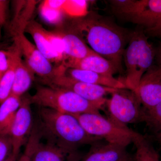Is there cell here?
<instances>
[{"label":"cell","mask_w":161,"mask_h":161,"mask_svg":"<svg viewBox=\"0 0 161 161\" xmlns=\"http://www.w3.org/2000/svg\"><path fill=\"white\" fill-rule=\"evenodd\" d=\"M72 32L96 53L120 68L125 43L123 31L113 23L97 19H82L73 24Z\"/></svg>","instance_id":"6da1fadb"},{"label":"cell","mask_w":161,"mask_h":161,"mask_svg":"<svg viewBox=\"0 0 161 161\" xmlns=\"http://www.w3.org/2000/svg\"><path fill=\"white\" fill-rule=\"evenodd\" d=\"M39 108L36 127L45 137L61 145L77 148L84 145L92 146L101 140L89 135L74 115Z\"/></svg>","instance_id":"7a4b0ae2"},{"label":"cell","mask_w":161,"mask_h":161,"mask_svg":"<svg viewBox=\"0 0 161 161\" xmlns=\"http://www.w3.org/2000/svg\"><path fill=\"white\" fill-rule=\"evenodd\" d=\"M29 99L31 104L39 107L72 115L99 112L105 106L107 99L89 101L72 91L52 85L38 87Z\"/></svg>","instance_id":"3957f363"},{"label":"cell","mask_w":161,"mask_h":161,"mask_svg":"<svg viewBox=\"0 0 161 161\" xmlns=\"http://www.w3.org/2000/svg\"><path fill=\"white\" fill-rule=\"evenodd\" d=\"M155 52L144 32L137 30L130 37L129 43L124 50L127 89L135 92L142 76L152 66Z\"/></svg>","instance_id":"277c9868"},{"label":"cell","mask_w":161,"mask_h":161,"mask_svg":"<svg viewBox=\"0 0 161 161\" xmlns=\"http://www.w3.org/2000/svg\"><path fill=\"white\" fill-rule=\"evenodd\" d=\"M75 116L86 132L107 142L127 147L133 142L136 132L125 125L106 118L100 112L86 113Z\"/></svg>","instance_id":"5b68a950"},{"label":"cell","mask_w":161,"mask_h":161,"mask_svg":"<svg viewBox=\"0 0 161 161\" xmlns=\"http://www.w3.org/2000/svg\"><path fill=\"white\" fill-rule=\"evenodd\" d=\"M37 129L33 127L23 153L30 161H81L84 155L78 148L61 145L40 133L43 141Z\"/></svg>","instance_id":"8992f818"},{"label":"cell","mask_w":161,"mask_h":161,"mask_svg":"<svg viewBox=\"0 0 161 161\" xmlns=\"http://www.w3.org/2000/svg\"><path fill=\"white\" fill-rule=\"evenodd\" d=\"M114 9L147 30L161 32V0H116Z\"/></svg>","instance_id":"52a82bcc"},{"label":"cell","mask_w":161,"mask_h":161,"mask_svg":"<svg viewBox=\"0 0 161 161\" xmlns=\"http://www.w3.org/2000/svg\"><path fill=\"white\" fill-rule=\"evenodd\" d=\"M107 99L108 118L127 126L143 122L144 109L136 94L129 89H116Z\"/></svg>","instance_id":"ba28073f"},{"label":"cell","mask_w":161,"mask_h":161,"mask_svg":"<svg viewBox=\"0 0 161 161\" xmlns=\"http://www.w3.org/2000/svg\"><path fill=\"white\" fill-rule=\"evenodd\" d=\"M14 43L17 46L25 62L30 69L47 83L54 76L55 68L50 61L26 36L24 32L13 35Z\"/></svg>","instance_id":"9c48e42d"},{"label":"cell","mask_w":161,"mask_h":161,"mask_svg":"<svg viewBox=\"0 0 161 161\" xmlns=\"http://www.w3.org/2000/svg\"><path fill=\"white\" fill-rule=\"evenodd\" d=\"M48 85L66 89L75 92L87 100L99 101L105 99V96L111 94L115 90L107 87L84 83L67 76L61 66L56 68L53 78L47 83Z\"/></svg>","instance_id":"30bf717a"},{"label":"cell","mask_w":161,"mask_h":161,"mask_svg":"<svg viewBox=\"0 0 161 161\" xmlns=\"http://www.w3.org/2000/svg\"><path fill=\"white\" fill-rule=\"evenodd\" d=\"M145 110L161 102V67L152 65L142 76L135 92Z\"/></svg>","instance_id":"8fae6325"},{"label":"cell","mask_w":161,"mask_h":161,"mask_svg":"<svg viewBox=\"0 0 161 161\" xmlns=\"http://www.w3.org/2000/svg\"><path fill=\"white\" fill-rule=\"evenodd\" d=\"M31 103L29 98L22 99L12 126L10 136L12 142V153L19 155L21 147L33 129Z\"/></svg>","instance_id":"7c38bea8"},{"label":"cell","mask_w":161,"mask_h":161,"mask_svg":"<svg viewBox=\"0 0 161 161\" xmlns=\"http://www.w3.org/2000/svg\"><path fill=\"white\" fill-rule=\"evenodd\" d=\"M61 64L68 68L91 71L109 76H113L119 70L112 62L96 53L80 60L67 59Z\"/></svg>","instance_id":"4fadbf2b"},{"label":"cell","mask_w":161,"mask_h":161,"mask_svg":"<svg viewBox=\"0 0 161 161\" xmlns=\"http://www.w3.org/2000/svg\"><path fill=\"white\" fill-rule=\"evenodd\" d=\"M64 73L68 77L80 82L111 88H127L124 81L114 78L95 72L78 69L68 68L62 64Z\"/></svg>","instance_id":"5bb4252c"},{"label":"cell","mask_w":161,"mask_h":161,"mask_svg":"<svg viewBox=\"0 0 161 161\" xmlns=\"http://www.w3.org/2000/svg\"><path fill=\"white\" fill-rule=\"evenodd\" d=\"M12 48L15 60L14 79L11 95L21 97L31 86L35 74L22 59L17 46L14 44Z\"/></svg>","instance_id":"9a60e30c"},{"label":"cell","mask_w":161,"mask_h":161,"mask_svg":"<svg viewBox=\"0 0 161 161\" xmlns=\"http://www.w3.org/2000/svg\"><path fill=\"white\" fill-rule=\"evenodd\" d=\"M129 154L126 147L98 142L92 145L89 152L83 156L80 161H122Z\"/></svg>","instance_id":"2e32d148"},{"label":"cell","mask_w":161,"mask_h":161,"mask_svg":"<svg viewBox=\"0 0 161 161\" xmlns=\"http://www.w3.org/2000/svg\"><path fill=\"white\" fill-rule=\"evenodd\" d=\"M44 29L37 22L31 21L27 23L24 31L32 37L37 48L52 63L62 64L63 60L46 37Z\"/></svg>","instance_id":"e0dca14e"},{"label":"cell","mask_w":161,"mask_h":161,"mask_svg":"<svg viewBox=\"0 0 161 161\" xmlns=\"http://www.w3.org/2000/svg\"><path fill=\"white\" fill-rule=\"evenodd\" d=\"M65 47L66 60H80L95 53L78 35L75 33L58 31Z\"/></svg>","instance_id":"ac0fdd59"},{"label":"cell","mask_w":161,"mask_h":161,"mask_svg":"<svg viewBox=\"0 0 161 161\" xmlns=\"http://www.w3.org/2000/svg\"><path fill=\"white\" fill-rule=\"evenodd\" d=\"M21 101V97L11 95L0 104V136H10L12 126Z\"/></svg>","instance_id":"d6986e66"},{"label":"cell","mask_w":161,"mask_h":161,"mask_svg":"<svg viewBox=\"0 0 161 161\" xmlns=\"http://www.w3.org/2000/svg\"><path fill=\"white\" fill-rule=\"evenodd\" d=\"M132 143L135 145L134 161H161L158 153L143 136L136 132Z\"/></svg>","instance_id":"ffe728a7"},{"label":"cell","mask_w":161,"mask_h":161,"mask_svg":"<svg viewBox=\"0 0 161 161\" xmlns=\"http://www.w3.org/2000/svg\"><path fill=\"white\" fill-rule=\"evenodd\" d=\"M10 63L8 70L0 79V104L11 95L14 79L15 60L12 47L9 51Z\"/></svg>","instance_id":"44dd1931"},{"label":"cell","mask_w":161,"mask_h":161,"mask_svg":"<svg viewBox=\"0 0 161 161\" xmlns=\"http://www.w3.org/2000/svg\"><path fill=\"white\" fill-rule=\"evenodd\" d=\"M62 12L64 15L73 17L84 16L87 13V3L86 1H65Z\"/></svg>","instance_id":"7402d4cb"},{"label":"cell","mask_w":161,"mask_h":161,"mask_svg":"<svg viewBox=\"0 0 161 161\" xmlns=\"http://www.w3.org/2000/svg\"><path fill=\"white\" fill-rule=\"evenodd\" d=\"M143 122L156 133L161 130V102L151 108L145 110Z\"/></svg>","instance_id":"603a6c76"},{"label":"cell","mask_w":161,"mask_h":161,"mask_svg":"<svg viewBox=\"0 0 161 161\" xmlns=\"http://www.w3.org/2000/svg\"><path fill=\"white\" fill-rule=\"evenodd\" d=\"M39 12L43 20L53 25H58L62 23L64 15L62 11L50 8L42 3L39 6Z\"/></svg>","instance_id":"cb8c5ba5"},{"label":"cell","mask_w":161,"mask_h":161,"mask_svg":"<svg viewBox=\"0 0 161 161\" xmlns=\"http://www.w3.org/2000/svg\"><path fill=\"white\" fill-rule=\"evenodd\" d=\"M44 33L52 46L62 58L64 62L66 59L65 45L59 32L57 31H50L44 29Z\"/></svg>","instance_id":"d4e9b609"},{"label":"cell","mask_w":161,"mask_h":161,"mask_svg":"<svg viewBox=\"0 0 161 161\" xmlns=\"http://www.w3.org/2000/svg\"><path fill=\"white\" fill-rule=\"evenodd\" d=\"M12 142L10 136H0V161H4L12 152Z\"/></svg>","instance_id":"484cf974"},{"label":"cell","mask_w":161,"mask_h":161,"mask_svg":"<svg viewBox=\"0 0 161 161\" xmlns=\"http://www.w3.org/2000/svg\"><path fill=\"white\" fill-rule=\"evenodd\" d=\"M10 63V55L9 51L0 50V79L8 70Z\"/></svg>","instance_id":"4316f807"},{"label":"cell","mask_w":161,"mask_h":161,"mask_svg":"<svg viewBox=\"0 0 161 161\" xmlns=\"http://www.w3.org/2000/svg\"><path fill=\"white\" fill-rule=\"evenodd\" d=\"M8 1L0 0V25L6 23L7 18Z\"/></svg>","instance_id":"83f0119b"},{"label":"cell","mask_w":161,"mask_h":161,"mask_svg":"<svg viewBox=\"0 0 161 161\" xmlns=\"http://www.w3.org/2000/svg\"><path fill=\"white\" fill-rule=\"evenodd\" d=\"M19 155H16L12 152L10 155L4 161H17Z\"/></svg>","instance_id":"f1b7e54d"},{"label":"cell","mask_w":161,"mask_h":161,"mask_svg":"<svg viewBox=\"0 0 161 161\" xmlns=\"http://www.w3.org/2000/svg\"><path fill=\"white\" fill-rule=\"evenodd\" d=\"M157 57L158 61V65L161 67V46L157 52Z\"/></svg>","instance_id":"f546056e"},{"label":"cell","mask_w":161,"mask_h":161,"mask_svg":"<svg viewBox=\"0 0 161 161\" xmlns=\"http://www.w3.org/2000/svg\"><path fill=\"white\" fill-rule=\"evenodd\" d=\"M156 138L157 141H158L159 143L161 145V130L159 132H156Z\"/></svg>","instance_id":"4dcf8cb0"},{"label":"cell","mask_w":161,"mask_h":161,"mask_svg":"<svg viewBox=\"0 0 161 161\" xmlns=\"http://www.w3.org/2000/svg\"><path fill=\"white\" fill-rule=\"evenodd\" d=\"M122 161H134V158H132L130 154Z\"/></svg>","instance_id":"1f68e13d"},{"label":"cell","mask_w":161,"mask_h":161,"mask_svg":"<svg viewBox=\"0 0 161 161\" xmlns=\"http://www.w3.org/2000/svg\"><path fill=\"white\" fill-rule=\"evenodd\" d=\"M18 161H30V160L27 157L23 154Z\"/></svg>","instance_id":"d6a6232c"},{"label":"cell","mask_w":161,"mask_h":161,"mask_svg":"<svg viewBox=\"0 0 161 161\" xmlns=\"http://www.w3.org/2000/svg\"><path fill=\"white\" fill-rule=\"evenodd\" d=\"M1 26V25H0ZM0 36H1V27H0Z\"/></svg>","instance_id":"836d02e7"}]
</instances>
